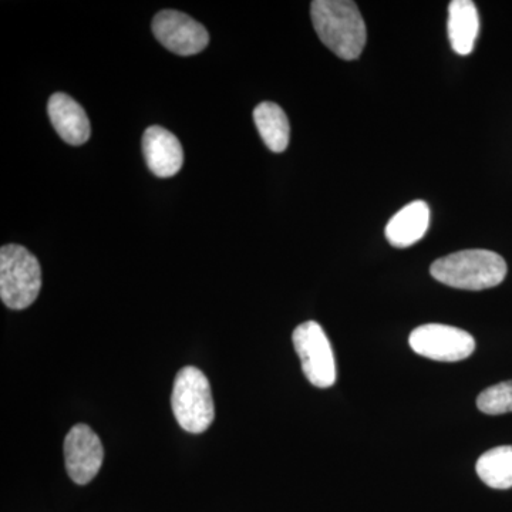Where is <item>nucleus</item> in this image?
Segmentation results:
<instances>
[{
    "label": "nucleus",
    "instance_id": "nucleus-1",
    "mask_svg": "<svg viewBox=\"0 0 512 512\" xmlns=\"http://www.w3.org/2000/svg\"><path fill=\"white\" fill-rule=\"evenodd\" d=\"M313 28L323 45L343 60H356L366 46L365 20L350 0H315L311 5Z\"/></svg>",
    "mask_w": 512,
    "mask_h": 512
},
{
    "label": "nucleus",
    "instance_id": "nucleus-2",
    "mask_svg": "<svg viewBox=\"0 0 512 512\" xmlns=\"http://www.w3.org/2000/svg\"><path fill=\"white\" fill-rule=\"evenodd\" d=\"M434 279L451 288L483 291L504 281L507 264L487 249H467L437 259L430 269Z\"/></svg>",
    "mask_w": 512,
    "mask_h": 512
},
{
    "label": "nucleus",
    "instance_id": "nucleus-3",
    "mask_svg": "<svg viewBox=\"0 0 512 512\" xmlns=\"http://www.w3.org/2000/svg\"><path fill=\"white\" fill-rule=\"evenodd\" d=\"M42 289V268L29 249L5 245L0 249V298L13 311L29 308Z\"/></svg>",
    "mask_w": 512,
    "mask_h": 512
},
{
    "label": "nucleus",
    "instance_id": "nucleus-4",
    "mask_svg": "<svg viewBox=\"0 0 512 512\" xmlns=\"http://www.w3.org/2000/svg\"><path fill=\"white\" fill-rule=\"evenodd\" d=\"M171 407L181 429L192 434L204 433L214 423L215 409L211 384L194 366L183 367L174 380Z\"/></svg>",
    "mask_w": 512,
    "mask_h": 512
},
{
    "label": "nucleus",
    "instance_id": "nucleus-5",
    "mask_svg": "<svg viewBox=\"0 0 512 512\" xmlns=\"http://www.w3.org/2000/svg\"><path fill=\"white\" fill-rule=\"evenodd\" d=\"M303 373L315 387L328 389L336 382V362L325 330L318 322L302 323L292 336Z\"/></svg>",
    "mask_w": 512,
    "mask_h": 512
},
{
    "label": "nucleus",
    "instance_id": "nucleus-6",
    "mask_svg": "<svg viewBox=\"0 0 512 512\" xmlns=\"http://www.w3.org/2000/svg\"><path fill=\"white\" fill-rule=\"evenodd\" d=\"M409 343L417 355L437 362H460L476 350V340L470 333L440 323H429L414 329Z\"/></svg>",
    "mask_w": 512,
    "mask_h": 512
},
{
    "label": "nucleus",
    "instance_id": "nucleus-7",
    "mask_svg": "<svg viewBox=\"0 0 512 512\" xmlns=\"http://www.w3.org/2000/svg\"><path fill=\"white\" fill-rule=\"evenodd\" d=\"M158 42L178 56H194L210 43L207 29L178 10H161L153 19Z\"/></svg>",
    "mask_w": 512,
    "mask_h": 512
},
{
    "label": "nucleus",
    "instance_id": "nucleus-8",
    "mask_svg": "<svg viewBox=\"0 0 512 512\" xmlns=\"http://www.w3.org/2000/svg\"><path fill=\"white\" fill-rule=\"evenodd\" d=\"M66 470L74 483L89 484L99 474L104 460L103 444L87 424H76L64 439Z\"/></svg>",
    "mask_w": 512,
    "mask_h": 512
},
{
    "label": "nucleus",
    "instance_id": "nucleus-9",
    "mask_svg": "<svg viewBox=\"0 0 512 512\" xmlns=\"http://www.w3.org/2000/svg\"><path fill=\"white\" fill-rule=\"evenodd\" d=\"M143 153L148 168L157 177H174L183 167V146L171 131L163 127L147 128L143 136Z\"/></svg>",
    "mask_w": 512,
    "mask_h": 512
},
{
    "label": "nucleus",
    "instance_id": "nucleus-10",
    "mask_svg": "<svg viewBox=\"0 0 512 512\" xmlns=\"http://www.w3.org/2000/svg\"><path fill=\"white\" fill-rule=\"evenodd\" d=\"M47 113L53 127L63 141L70 146H82L92 133L89 117L83 107L69 94H53L47 104Z\"/></svg>",
    "mask_w": 512,
    "mask_h": 512
},
{
    "label": "nucleus",
    "instance_id": "nucleus-11",
    "mask_svg": "<svg viewBox=\"0 0 512 512\" xmlns=\"http://www.w3.org/2000/svg\"><path fill=\"white\" fill-rule=\"evenodd\" d=\"M429 227V205L424 201H413L389 221L386 227V238L393 247H412L426 235Z\"/></svg>",
    "mask_w": 512,
    "mask_h": 512
},
{
    "label": "nucleus",
    "instance_id": "nucleus-12",
    "mask_svg": "<svg viewBox=\"0 0 512 512\" xmlns=\"http://www.w3.org/2000/svg\"><path fill=\"white\" fill-rule=\"evenodd\" d=\"M480 32V18L471 0H453L448 6V39L457 55L473 52Z\"/></svg>",
    "mask_w": 512,
    "mask_h": 512
},
{
    "label": "nucleus",
    "instance_id": "nucleus-13",
    "mask_svg": "<svg viewBox=\"0 0 512 512\" xmlns=\"http://www.w3.org/2000/svg\"><path fill=\"white\" fill-rule=\"evenodd\" d=\"M254 121L265 146L274 153H284L291 138V126L285 111L272 101H264L255 107Z\"/></svg>",
    "mask_w": 512,
    "mask_h": 512
},
{
    "label": "nucleus",
    "instance_id": "nucleus-14",
    "mask_svg": "<svg viewBox=\"0 0 512 512\" xmlns=\"http://www.w3.org/2000/svg\"><path fill=\"white\" fill-rule=\"evenodd\" d=\"M478 477L488 487L508 490L512 487V446H501L485 451L478 458Z\"/></svg>",
    "mask_w": 512,
    "mask_h": 512
},
{
    "label": "nucleus",
    "instance_id": "nucleus-15",
    "mask_svg": "<svg viewBox=\"0 0 512 512\" xmlns=\"http://www.w3.org/2000/svg\"><path fill=\"white\" fill-rule=\"evenodd\" d=\"M477 407L488 416L512 412V380L488 387L478 396Z\"/></svg>",
    "mask_w": 512,
    "mask_h": 512
}]
</instances>
